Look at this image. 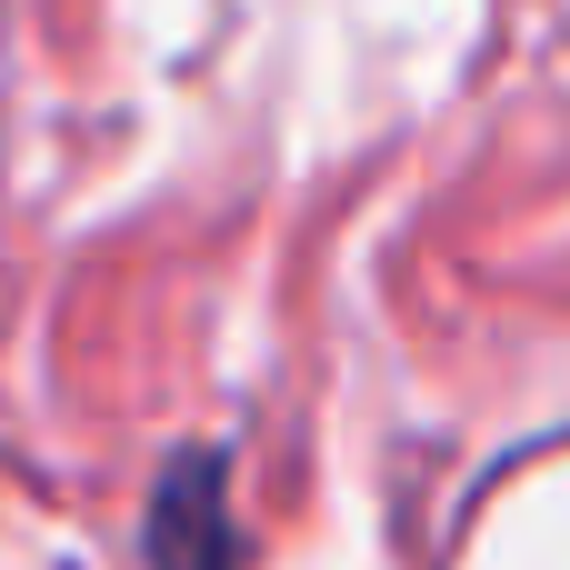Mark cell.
I'll return each mask as SVG.
<instances>
[{"label":"cell","instance_id":"cell-1","mask_svg":"<svg viewBox=\"0 0 570 570\" xmlns=\"http://www.w3.org/2000/svg\"><path fill=\"white\" fill-rule=\"evenodd\" d=\"M150 570H240L230 531V461L220 451H180L150 491Z\"/></svg>","mask_w":570,"mask_h":570}]
</instances>
